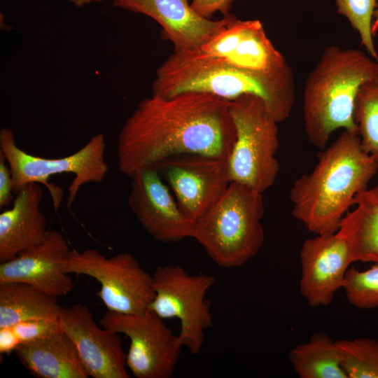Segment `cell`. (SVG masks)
Returning a JSON list of instances; mask_svg holds the SVG:
<instances>
[{
	"label": "cell",
	"instance_id": "obj_1",
	"mask_svg": "<svg viewBox=\"0 0 378 378\" xmlns=\"http://www.w3.org/2000/svg\"><path fill=\"white\" fill-rule=\"evenodd\" d=\"M229 104L230 101L199 92L144 99L118 135L120 171L130 176L186 153L227 160L236 137Z\"/></svg>",
	"mask_w": 378,
	"mask_h": 378
},
{
	"label": "cell",
	"instance_id": "obj_2",
	"mask_svg": "<svg viewBox=\"0 0 378 378\" xmlns=\"http://www.w3.org/2000/svg\"><path fill=\"white\" fill-rule=\"evenodd\" d=\"M377 170L378 162L363 149L358 134L343 130L323 148L313 170L291 186L293 216L316 234L336 232Z\"/></svg>",
	"mask_w": 378,
	"mask_h": 378
},
{
	"label": "cell",
	"instance_id": "obj_3",
	"mask_svg": "<svg viewBox=\"0 0 378 378\" xmlns=\"http://www.w3.org/2000/svg\"><path fill=\"white\" fill-rule=\"evenodd\" d=\"M186 92L209 94L230 102L255 95L263 100L277 122L289 117L295 98L294 80L242 69L198 48L174 51L156 71L153 95L170 97Z\"/></svg>",
	"mask_w": 378,
	"mask_h": 378
},
{
	"label": "cell",
	"instance_id": "obj_4",
	"mask_svg": "<svg viewBox=\"0 0 378 378\" xmlns=\"http://www.w3.org/2000/svg\"><path fill=\"white\" fill-rule=\"evenodd\" d=\"M378 77V62L356 48H325L309 73L303 93V120L308 141L323 149L338 129L358 133L354 108L360 88Z\"/></svg>",
	"mask_w": 378,
	"mask_h": 378
},
{
	"label": "cell",
	"instance_id": "obj_5",
	"mask_svg": "<svg viewBox=\"0 0 378 378\" xmlns=\"http://www.w3.org/2000/svg\"><path fill=\"white\" fill-rule=\"evenodd\" d=\"M262 192L230 182L223 196L195 222L194 238L217 265L241 267L262 246Z\"/></svg>",
	"mask_w": 378,
	"mask_h": 378
},
{
	"label": "cell",
	"instance_id": "obj_6",
	"mask_svg": "<svg viewBox=\"0 0 378 378\" xmlns=\"http://www.w3.org/2000/svg\"><path fill=\"white\" fill-rule=\"evenodd\" d=\"M229 112L236 134L226 160L230 181L263 193L274 183L280 169L276 158L279 122L255 95L230 101Z\"/></svg>",
	"mask_w": 378,
	"mask_h": 378
},
{
	"label": "cell",
	"instance_id": "obj_7",
	"mask_svg": "<svg viewBox=\"0 0 378 378\" xmlns=\"http://www.w3.org/2000/svg\"><path fill=\"white\" fill-rule=\"evenodd\" d=\"M0 148L11 172L14 192L29 183L43 184L49 190L55 211L62 202L63 191L49 182L52 176L64 173L74 175L69 188L66 202L70 209L80 188L87 183L102 182L108 170L105 160V137L102 133L93 136L83 147L71 155L60 158H45L20 148L13 132L4 127L0 130Z\"/></svg>",
	"mask_w": 378,
	"mask_h": 378
},
{
	"label": "cell",
	"instance_id": "obj_8",
	"mask_svg": "<svg viewBox=\"0 0 378 378\" xmlns=\"http://www.w3.org/2000/svg\"><path fill=\"white\" fill-rule=\"evenodd\" d=\"M153 276L155 297L150 309L162 319L180 321L178 337L193 355L204 342V331L211 327L210 302L206 299L215 278L206 274H190L178 265L158 267Z\"/></svg>",
	"mask_w": 378,
	"mask_h": 378
},
{
	"label": "cell",
	"instance_id": "obj_9",
	"mask_svg": "<svg viewBox=\"0 0 378 378\" xmlns=\"http://www.w3.org/2000/svg\"><path fill=\"white\" fill-rule=\"evenodd\" d=\"M64 270L69 274L89 276L99 282L97 295L111 312L144 314L155 297L152 274L128 252L108 258L95 249L71 250Z\"/></svg>",
	"mask_w": 378,
	"mask_h": 378
},
{
	"label": "cell",
	"instance_id": "obj_10",
	"mask_svg": "<svg viewBox=\"0 0 378 378\" xmlns=\"http://www.w3.org/2000/svg\"><path fill=\"white\" fill-rule=\"evenodd\" d=\"M163 320L150 308L141 314L108 310L99 320L101 326L130 339L126 364L136 378L173 376L183 346Z\"/></svg>",
	"mask_w": 378,
	"mask_h": 378
},
{
	"label": "cell",
	"instance_id": "obj_11",
	"mask_svg": "<svg viewBox=\"0 0 378 378\" xmlns=\"http://www.w3.org/2000/svg\"><path fill=\"white\" fill-rule=\"evenodd\" d=\"M155 167L193 222L213 206L230 183L226 160L220 158L186 153L168 158Z\"/></svg>",
	"mask_w": 378,
	"mask_h": 378
},
{
	"label": "cell",
	"instance_id": "obj_12",
	"mask_svg": "<svg viewBox=\"0 0 378 378\" xmlns=\"http://www.w3.org/2000/svg\"><path fill=\"white\" fill-rule=\"evenodd\" d=\"M198 49L242 69L272 78L293 80L290 66L258 19L241 20L234 17Z\"/></svg>",
	"mask_w": 378,
	"mask_h": 378
},
{
	"label": "cell",
	"instance_id": "obj_13",
	"mask_svg": "<svg viewBox=\"0 0 378 378\" xmlns=\"http://www.w3.org/2000/svg\"><path fill=\"white\" fill-rule=\"evenodd\" d=\"M129 177V207L155 240L168 243L192 238L195 222L183 213L155 167L139 169Z\"/></svg>",
	"mask_w": 378,
	"mask_h": 378
},
{
	"label": "cell",
	"instance_id": "obj_14",
	"mask_svg": "<svg viewBox=\"0 0 378 378\" xmlns=\"http://www.w3.org/2000/svg\"><path fill=\"white\" fill-rule=\"evenodd\" d=\"M59 320L62 331L74 344L88 377H130L120 333L99 327L88 307L75 304L64 308Z\"/></svg>",
	"mask_w": 378,
	"mask_h": 378
},
{
	"label": "cell",
	"instance_id": "obj_15",
	"mask_svg": "<svg viewBox=\"0 0 378 378\" xmlns=\"http://www.w3.org/2000/svg\"><path fill=\"white\" fill-rule=\"evenodd\" d=\"M300 290L309 306H328L342 287L353 262L346 239L338 232L307 239L300 252Z\"/></svg>",
	"mask_w": 378,
	"mask_h": 378
},
{
	"label": "cell",
	"instance_id": "obj_16",
	"mask_svg": "<svg viewBox=\"0 0 378 378\" xmlns=\"http://www.w3.org/2000/svg\"><path fill=\"white\" fill-rule=\"evenodd\" d=\"M70 251L64 236L49 230L42 243L0 264V283L22 282L57 298L65 295L74 288L64 270Z\"/></svg>",
	"mask_w": 378,
	"mask_h": 378
},
{
	"label": "cell",
	"instance_id": "obj_17",
	"mask_svg": "<svg viewBox=\"0 0 378 378\" xmlns=\"http://www.w3.org/2000/svg\"><path fill=\"white\" fill-rule=\"evenodd\" d=\"M113 6L146 15L162 28V37L171 41L174 51L197 49L224 28L234 17L220 20L202 17L188 0H113Z\"/></svg>",
	"mask_w": 378,
	"mask_h": 378
},
{
	"label": "cell",
	"instance_id": "obj_18",
	"mask_svg": "<svg viewBox=\"0 0 378 378\" xmlns=\"http://www.w3.org/2000/svg\"><path fill=\"white\" fill-rule=\"evenodd\" d=\"M15 195L12 207L0 214V263L42 243L49 230L40 209L43 196L41 185L27 183Z\"/></svg>",
	"mask_w": 378,
	"mask_h": 378
},
{
	"label": "cell",
	"instance_id": "obj_19",
	"mask_svg": "<svg viewBox=\"0 0 378 378\" xmlns=\"http://www.w3.org/2000/svg\"><path fill=\"white\" fill-rule=\"evenodd\" d=\"M32 376L38 378H87L72 340L63 331L22 344L15 351Z\"/></svg>",
	"mask_w": 378,
	"mask_h": 378
},
{
	"label": "cell",
	"instance_id": "obj_20",
	"mask_svg": "<svg viewBox=\"0 0 378 378\" xmlns=\"http://www.w3.org/2000/svg\"><path fill=\"white\" fill-rule=\"evenodd\" d=\"M354 206L337 231L349 244L353 262H378V184L358 194Z\"/></svg>",
	"mask_w": 378,
	"mask_h": 378
},
{
	"label": "cell",
	"instance_id": "obj_21",
	"mask_svg": "<svg viewBox=\"0 0 378 378\" xmlns=\"http://www.w3.org/2000/svg\"><path fill=\"white\" fill-rule=\"evenodd\" d=\"M57 299L28 284L0 283V328L25 321L59 320L64 308Z\"/></svg>",
	"mask_w": 378,
	"mask_h": 378
},
{
	"label": "cell",
	"instance_id": "obj_22",
	"mask_svg": "<svg viewBox=\"0 0 378 378\" xmlns=\"http://www.w3.org/2000/svg\"><path fill=\"white\" fill-rule=\"evenodd\" d=\"M289 360L300 378H348L336 341L324 332L315 333L307 342L293 347Z\"/></svg>",
	"mask_w": 378,
	"mask_h": 378
},
{
	"label": "cell",
	"instance_id": "obj_23",
	"mask_svg": "<svg viewBox=\"0 0 378 378\" xmlns=\"http://www.w3.org/2000/svg\"><path fill=\"white\" fill-rule=\"evenodd\" d=\"M354 120L363 149L378 162V77L360 88Z\"/></svg>",
	"mask_w": 378,
	"mask_h": 378
},
{
	"label": "cell",
	"instance_id": "obj_24",
	"mask_svg": "<svg viewBox=\"0 0 378 378\" xmlns=\"http://www.w3.org/2000/svg\"><path fill=\"white\" fill-rule=\"evenodd\" d=\"M348 378H378V342L358 337L336 341Z\"/></svg>",
	"mask_w": 378,
	"mask_h": 378
},
{
	"label": "cell",
	"instance_id": "obj_25",
	"mask_svg": "<svg viewBox=\"0 0 378 378\" xmlns=\"http://www.w3.org/2000/svg\"><path fill=\"white\" fill-rule=\"evenodd\" d=\"M349 303L358 309H370L378 307V262L360 271L348 268L342 284Z\"/></svg>",
	"mask_w": 378,
	"mask_h": 378
},
{
	"label": "cell",
	"instance_id": "obj_26",
	"mask_svg": "<svg viewBox=\"0 0 378 378\" xmlns=\"http://www.w3.org/2000/svg\"><path fill=\"white\" fill-rule=\"evenodd\" d=\"M378 0H335L337 13L344 16L356 30L368 54L378 62L372 31Z\"/></svg>",
	"mask_w": 378,
	"mask_h": 378
},
{
	"label": "cell",
	"instance_id": "obj_27",
	"mask_svg": "<svg viewBox=\"0 0 378 378\" xmlns=\"http://www.w3.org/2000/svg\"><path fill=\"white\" fill-rule=\"evenodd\" d=\"M11 328L20 344L43 339L62 331L59 320L25 321L20 322Z\"/></svg>",
	"mask_w": 378,
	"mask_h": 378
},
{
	"label": "cell",
	"instance_id": "obj_28",
	"mask_svg": "<svg viewBox=\"0 0 378 378\" xmlns=\"http://www.w3.org/2000/svg\"><path fill=\"white\" fill-rule=\"evenodd\" d=\"M234 0H191V7L202 17L210 18L216 12L228 15Z\"/></svg>",
	"mask_w": 378,
	"mask_h": 378
},
{
	"label": "cell",
	"instance_id": "obj_29",
	"mask_svg": "<svg viewBox=\"0 0 378 378\" xmlns=\"http://www.w3.org/2000/svg\"><path fill=\"white\" fill-rule=\"evenodd\" d=\"M6 160L0 152V208L10 204L13 201L14 183L10 169L6 165Z\"/></svg>",
	"mask_w": 378,
	"mask_h": 378
},
{
	"label": "cell",
	"instance_id": "obj_30",
	"mask_svg": "<svg viewBox=\"0 0 378 378\" xmlns=\"http://www.w3.org/2000/svg\"><path fill=\"white\" fill-rule=\"evenodd\" d=\"M20 345L11 326L0 328V354H10Z\"/></svg>",
	"mask_w": 378,
	"mask_h": 378
},
{
	"label": "cell",
	"instance_id": "obj_31",
	"mask_svg": "<svg viewBox=\"0 0 378 378\" xmlns=\"http://www.w3.org/2000/svg\"><path fill=\"white\" fill-rule=\"evenodd\" d=\"M69 1L77 7H82L87 4H90L94 2H100L102 0H69Z\"/></svg>",
	"mask_w": 378,
	"mask_h": 378
},
{
	"label": "cell",
	"instance_id": "obj_32",
	"mask_svg": "<svg viewBox=\"0 0 378 378\" xmlns=\"http://www.w3.org/2000/svg\"><path fill=\"white\" fill-rule=\"evenodd\" d=\"M372 31V34H373L374 36L378 32V1H377V8L375 9L374 14V19H373Z\"/></svg>",
	"mask_w": 378,
	"mask_h": 378
}]
</instances>
